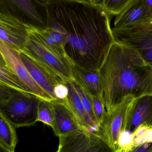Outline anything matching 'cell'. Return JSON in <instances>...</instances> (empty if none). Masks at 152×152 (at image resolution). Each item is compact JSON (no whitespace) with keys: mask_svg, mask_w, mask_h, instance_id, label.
<instances>
[{"mask_svg":"<svg viewBox=\"0 0 152 152\" xmlns=\"http://www.w3.org/2000/svg\"><path fill=\"white\" fill-rule=\"evenodd\" d=\"M115 42L135 51L152 68V22H144L133 27L111 29Z\"/></svg>","mask_w":152,"mask_h":152,"instance_id":"5","label":"cell"},{"mask_svg":"<svg viewBox=\"0 0 152 152\" xmlns=\"http://www.w3.org/2000/svg\"><path fill=\"white\" fill-rule=\"evenodd\" d=\"M46 21L64 37V48L74 66L99 70L115 42L113 17L101 1L35 0Z\"/></svg>","mask_w":152,"mask_h":152,"instance_id":"1","label":"cell"},{"mask_svg":"<svg viewBox=\"0 0 152 152\" xmlns=\"http://www.w3.org/2000/svg\"><path fill=\"white\" fill-rule=\"evenodd\" d=\"M51 102L54 113V126L53 130L56 136L59 137L86 130L80 125L71 110L62 100H53Z\"/></svg>","mask_w":152,"mask_h":152,"instance_id":"14","label":"cell"},{"mask_svg":"<svg viewBox=\"0 0 152 152\" xmlns=\"http://www.w3.org/2000/svg\"><path fill=\"white\" fill-rule=\"evenodd\" d=\"M141 128L152 131V95L134 100L129 109L121 134L130 133L131 140L132 136Z\"/></svg>","mask_w":152,"mask_h":152,"instance_id":"9","label":"cell"},{"mask_svg":"<svg viewBox=\"0 0 152 152\" xmlns=\"http://www.w3.org/2000/svg\"><path fill=\"white\" fill-rule=\"evenodd\" d=\"M19 53L23 64L34 81L53 100H57L54 93L55 87L65 83L47 68L33 60L22 52Z\"/></svg>","mask_w":152,"mask_h":152,"instance_id":"12","label":"cell"},{"mask_svg":"<svg viewBox=\"0 0 152 152\" xmlns=\"http://www.w3.org/2000/svg\"><path fill=\"white\" fill-rule=\"evenodd\" d=\"M74 86L75 88L76 91L77 92L80 100L82 102V104L84 106V109L86 110V112L88 115V117L90 118L92 122L95 126L99 130L100 129V126L95 117L93 112V107H92V102H91V98H90V95L82 87L80 86L79 84L76 83L75 81H73Z\"/></svg>","mask_w":152,"mask_h":152,"instance_id":"21","label":"cell"},{"mask_svg":"<svg viewBox=\"0 0 152 152\" xmlns=\"http://www.w3.org/2000/svg\"><path fill=\"white\" fill-rule=\"evenodd\" d=\"M99 71L107 113L128 95H152V68L128 46L114 42Z\"/></svg>","mask_w":152,"mask_h":152,"instance_id":"2","label":"cell"},{"mask_svg":"<svg viewBox=\"0 0 152 152\" xmlns=\"http://www.w3.org/2000/svg\"><path fill=\"white\" fill-rule=\"evenodd\" d=\"M0 12L9 14L25 25L37 29H45L47 27L34 0H0Z\"/></svg>","mask_w":152,"mask_h":152,"instance_id":"8","label":"cell"},{"mask_svg":"<svg viewBox=\"0 0 152 152\" xmlns=\"http://www.w3.org/2000/svg\"><path fill=\"white\" fill-rule=\"evenodd\" d=\"M38 96L14 89L10 98L0 103V112L15 128L34 126L37 121Z\"/></svg>","mask_w":152,"mask_h":152,"instance_id":"4","label":"cell"},{"mask_svg":"<svg viewBox=\"0 0 152 152\" xmlns=\"http://www.w3.org/2000/svg\"><path fill=\"white\" fill-rule=\"evenodd\" d=\"M28 37L26 26L12 16L0 12V40L20 52Z\"/></svg>","mask_w":152,"mask_h":152,"instance_id":"11","label":"cell"},{"mask_svg":"<svg viewBox=\"0 0 152 152\" xmlns=\"http://www.w3.org/2000/svg\"><path fill=\"white\" fill-rule=\"evenodd\" d=\"M151 21L152 12L145 0H131L124 10L115 16L113 27H130Z\"/></svg>","mask_w":152,"mask_h":152,"instance_id":"13","label":"cell"},{"mask_svg":"<svg viewBox=\"0 0 152 152\" xmlns=\"http://www.w3.org/2000/svg\"><path fill=\"white\" fill-rule=\"evenodd\" d=\"M0 82L13 89L29 93L25 84L16 74L8 67L1 65Z\"/></svg>","mask_w":152,"mask_h":152,"instance_id":"18","label":"cell"},{"mask_svg":"<svg viewBox=\"0 0 152 152\" xmlns=\"http://www.w3.org/2000/svg\"><path fill=\"white\" fill-rule=\"evenodd\" d=\"M73 72L74 81L82 87L88 93L103 99L99 70H87L74 65Z\"/></svg>","mask_w":152,"mask_h":152,"instance_id":"16","label":"cell"},{"mask_svg":"<svg viewBox=\"0 0 152 152\" xmlns=\"http://www.w3.org/2000/svg\"><path fill=\"white\" fill-rule=\"evenodd\" d=\"M135 98L128 95L106 114L100 125L99 135L102 137L114 152L119 150L121 134L124 129L129 109Z\"/></svg>","mask_w":152,"mask_h":152,"instance_id":"6","label":"cell"},{"mask_svg":"<svg viewBox=\"0 0 152 152\" xmlns=\"http://www.w3.org/2000/svg\"><path fill=\"white\" fill-rule=\"evenodd\" d=\"M13 89L0 82V103L7 101L10 98Z\"/></svg>","mask_w":152,"mask_h":152,"instance_id":"24","label":"cell"},{"mask_svg":"<svg viewBox=\"0 0 152 152\" xmlns=\"http://www.w3.org/2000/svg\"><path fill=\"white\" fill-rule=\"evenodd\" d=\"M0 51L7 67L16 74L26 87L29 93L34 95L44 101L53 99L43 91L32 79L23 64L19 53L0 40Z\"/></svg>","mask_w":152,"mask_h":152,"instance_id":"10","label":"cell"},{"mask_svg":"<svg viewBox=\"0 0 152 152\" xmlns=\"http://www.w3.org/2000/svg\"><path fill=\"white\" fill-rule=\"evenodd\" d=\"M15 129L0 112V144L12 152H15L18 142Z\"/></svg>","mask_w":152,"mask_h":152,"instance_id":"17","label":"cell"},{"mask_svg":"<svg viewBox=\"0 0 152 152\" xmlns=\"http://www.w3.org/2000/svg\"><path fill=\"white\" fill-rule=\"evenodd\" d=\"M90 96L94 114L100 126V125L103 122L107 114L103 99L93 95H90Z\"/></svg>","mask_w":152,"mask_h":152,"instance_id":"23","label":"cell"},{"mask_svg":"<svg viewBox=\"0 0 152 152\" xmlns=\"http://www.w3.org/2000/svg\"><path fill=\"white\" fill-rule=\"evenodd\" d=\"M37 121H41L53 129L54 113L51 101L42 100L40 102L38 107Z\"/></svg>","mask_w":152,"mask_h":152,"instance_id":"20","label":"cell"},{"mask_svg":"<svg viewBox=\"0 0 152 152\" xmlns=\"http://www.w3.org/2000/svg\"><path fill=\"white\" fill-rule=\"evenodd\" d=\"M28 37L21 51L47 68L63 82L74 81L73 65L64 47L47 40L37 29L26 25Z\"/></svg>","mask_w":152,"mask_h":152,"instance_id":"3","label":"cell"},{"mask_svg":"<svg viewBox=\"0 0 152 152\" xmlns=\"http://www.w3.org/2000/svg\"><path fill=\"white\" fill-rule=\"evenodd\" d=\"M58 137L56 152H114L102 137L88 130Z\"/></svg>","mask_w":152,"mask_h":152,"instance_id":"7","label":"cell"},{"mask_svg":"<svg viewBox=\"0 0 152 152\" xmlns=\"http://www.w3.org/2000/svg\"><path fill=\"white\" fill-rule=\"evenodd\" d=\"M117 152H152V133L143 138L133 139Z\"/></svg>","mask_w":152,"mask_h":152,"instance_id":"19","label":"cell"},{"mask_svg":"<svg viewBox=\"0 0 152 152\" xmlns=\"http://www.w3.org/2000/svg\"><path fill=\"white\" fill-rule=\"evenodd\" d=\"M131 0H102L101 3L104 10L113 18L119 14Z\"/></svg>","mask_w":152,"mask_h":152,"instance_id":"22","label":"cell"},{"mask_svg":"<svg viewBox=\"0 0 152 152\" xmlns=\"http://www.w3.org/2000/svg\"><path fill=\"white\" fill-rule=\"evenodd\" d=\"M54 93L57 99L64 100L67 96L68 89L65 83L59 84L54 89Z\"/></svg>","mask_w":152,"mask_h":152,"instance_id":"25","label":"cell"},{"mask_svg":"<svg viewBox=\"0 0 152 152\" xmlns=\"http://www.w3.org/2000/svg\"><path fill=\"white\" fill-rule=\"evenodd\" d=\"M0 65L4 66V67H7L6 62H5V60H4V59L3 56L1 51H0Z\"/></svg>","mask_w":152,"mask_h":152,"instance_id":"26","label":"cell"},{"mask_svg":"<svg viewBox=\"0 0 152 152\" xmlns=\"http://www.w3.org/2000/svg\"><path fill=\"white\" fill-rule=\"evenodd\" d=\"M65 84L68 89V94L66 98L62 101L71 110L80 125L84 129L99 135V130L86 112L73 81H66Z\"/></svg>","mask_w":152,"mask_h":152,"instance_id":"15","label":"cell"},{"mask_svg":"<svg viewBox=\"0 0 152 152\" xmlns=\"http://www.w3.org/2000/svg\"><path fill=\"white\" fill-rule=\"evenodd\" d=\"M0 152H12L4 148L3 145L0 144Z\"/></svg>","mask_w":152,"mask_h":152,"instance_id":"27","label":"cell"},{"mask_svg":"<svg viewBox=\"0 0 152 152\" xmlns=\"http://www.w3.org/2000/svg\"></svg>","mask_w":152,"mask_h":152,"instance_id":"28","label":"cell"}]
</instances>
